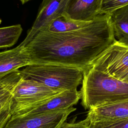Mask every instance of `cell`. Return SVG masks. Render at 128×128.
Masks as SVG:
<instances>
[{"label": "cell", "instance_id": "5b68a950", "mask_svg": "<svg viewBox=\"0 0 128 128\" xmlns=\"http://www.w3.org/2000/svg\"><path fill=\"white\" fill-rule=\"evenodd\" d=\"M90 67L128 84V45L116 40L94 60Z\"/></svg>", "mask_w": 128, "mask_h": 128}, {"label": "cell", "instance_id": "3957f363", "mask_svg": "<svg viewBox=\"0 0 128 128\" xmlns=\"http://www.w3.org/2000/svg\"><path fill=\"white\" fill-rule=\"evenodd\" d=\"M22 78L36 80L62 91L77 90L84 71L78 68L54 64H31L20 70Z\"/></svg>", "mask_w": 128, "mask_h": 128}, {"label": "cell", "instance_id": "9c48e42d", "mask_svg": "<svg viewBox=\"0 0 128 128\" xmlns=\"http://www.w3.org/2000/svg\"><path fill=\"white\" fill-rule=\"evenodd\" d=\"M102 0H70L63 15L76 21L89 22L100 15Z\"/></svg>", "mask_w": 128, "mask_h": 128}, {"label": "cell", "instance_id": "7c38bea8", "mask_svg": "<svg viewBox=\"0 0 128 128\" xmlns=\"http://www.w3.org/2000/svg\"><path fill=\"white\" fill-rule=\"evenodd\" d=\"M108 15L116 40L120 44L128 45V4Z\"/></svg>", "mask_w": 128, "mask_h": 128}, {"label": "cell", "instance_id": "8fae6325", "mask_svg": "<svg viewBox=\"0 0 128 128\" xmlns=\"http://www.w3.org/2000/svg\"><path fill=\"white\" fill-rule=\"evenodd\" d=\"M126 118H128V100L90 109L86 117L89 122Z\"/></svg>", "mask_w": 128, "mask_h": 128}, {"label": "cell", "instance_id": "d6986e66", "mask_svg": "<svg viewBox=\"0 0 128 128\" xmlns=\"http://www.w3.org/2000/svg\"><path fill=\"white\" fill-rule=\"evenodd\" d=\"M11 116L10 103L0 112V128H4Z\"/></svg>", "mask_w": 128, "mask_h": 128}, {"label": "cell", "instance_id": "30bf717a", "mask_svg": "<svg viewBox=\"0 0 128 128\" xmlns=\"http://www.w3.org/2000/svg\"><path fill=\"white\" fill-rule=\"evenodd\" d=\"M32 64L25 46L0 52V78L18 70L20 68Z\"/></svg>", "mask_w": 128, "mask_h": 128}, {"label": "cell", "instance_id": "ba28073f", "mask_svg": "<svg viewBox=\"0 0 128 128\" xmlns=\"http://www.w3.org/2000/svg\"><path fill=\"white\" fill-rule=\"evenodd\" d=\"M81 98L80 91L77 90L63 91L41 104L30 109L17 112L12 116L37 115L39 114L64 110L73 107Z\"/></svg>", "mask_w": 128, "mask_h": 128}, {"label": "cell", "instance_id": "277c9868", "mask_svg": "<svg viewBox=\"0 0 128 128\" xmlns=\"http://www.w3.org/2000/svg\"><path fill=\"white\" fill-rule=\"evenodd\" d=\"M62 92L36 80L22 78L12 93L10 102L11 114L38 106Z\"/></svg>", "mask_w": 128, "mask_h": 128}, {"label": "cell", "instance_id": "7a4b0ae2", "mask_svg": "<svg viewBox=\"0 0 128 128\" xmlns=\"http://www.w3.org/2000/svg\"><path fill=\"white\" fill-rule=\"evenodd\" d=\"M80 90L86 110L128 100V84L101 71L89 68L84 72Z\"/></svg>", "mask_w": 128, "mask_h": 128}, {"label": "cell", "instance_id": "e0dca14e", "mask_svg": "<svg viewBox=\"0 0 128 128\" xmlns=\"http://www.w3.org/2000/svg\"><path fill=\"white\" fill-rule=\"evenodd\" d=\"M128 4V0H102L101 14H109L118 8Z\"/></svg>", "mask_w": 128, "mask_h": 128}, {"label": "cell", "instance_id": "8992f818", "mask_svg": "<svg viewBox=\"0 0 128 128\" xmlns=\"http://www.w3.org/2000/svg\"><path fill=\"white\" fill-rule=\"evenodd\" d=\"M76 110L72 107L37 115L11 116L3 128H58Z\"/></svg>", "mask_w": 128, "mask_h": 128}, {"label": "cell", "instance_id": "ac0fdd59", "mask_svg": "<svg viewBox=\"0 0 128 128\" xmlns=\"http://www.w3.org/2000/svg\"><path fill=\"white\" fill-rule=\"evenodd\" d=\"M76 118H74L70 122H64L58 128H88L89 122L86 118L76 122Z\"/></svg>", "mask_w": 128, "mask_h": 128}, {"label": "cell", "instance_id": "9a60e30c", "mask_svg": "<svg viewBox=\"0 0 128 128\" xmlns=\"http://www.w3.org/2000/svg\"><path fill=\"white\" fill-rule=\"evenodd\" d=\"M22 32L20 24L0 28V48H10L16 44Z\"/></svg>", "mask_w": 128, "mask_h": 128}, {"label": "cell", "instance_id": "6da1fadb", "mask_svg": "<svg viewBox=\"0 0 128 128\" xmlns=\"http://www.w3.org/2000/svg\"><path fill=\"white\" fill-rule=\"evenodd\" d=\"M116 40L108 15L100 14L70 32L40 30L25 47L32 64L64 65L84 72Z\"/></svg>", "mask_w": 128, "mask_h": 128}, {"label": "cell", "instance_id": "2e32d148", "mask_svg": "<svg viewBox=\"0 0 128 128\" xmlns=\"http://www.w3.org/2000/svg\"><path fill=\"white\" fill-rule=\"evenodd\" d=\"M88 128H128V118L89 122Z\"/></svg>", "mask_w": 128, "mask_h": 128}, {"label": "cell", "instance_id": "5bb4252c", "mask_svg": "<svg viewBox=\"0 0 128 128\" xmlns=\"http://www.w3.org/2000/svg\"><path fill=\"white\" fill-rule=\"evenodd\" d=\"M91 22L76 21L62 14L52 20L48 24L47 28L42 30H47L50 32L55 34L70 32L86 26Z\"/></svg>", "mask_w": 128, "mask_h": 128}, {"label": "cell", "instance_id": "ffe728a7", "mask_svg": "<svg viewBox=\"0 0 128 128\" xmlns=\"http://www.w3.org/2000/svg\"><path fill=\"white\" fill-rule=\"evenodd\" d=\"M30 0H20V1L22 2V4H25V3L27 2H28L30 1Z\"/></svg>", "mask_w": 128, "mask_h": 128}, {"label": "cell", "instance_id": "4fadbf2b", "mask_svg": "<svg viewBox=\"0 0 128 128\" xmlns=\"http://www.w3.org/2000/svg\"><path fill=\"white\" fill-rule=\"evenodd\" d=\"M22 78L20 70L0 78V112L10 103L14 90Z\"/></svg>", "mask_w": 128, "mask_h": 128}, {"label": "cell", "instance_id": "52a82bcc", "mask_svg": "<svg viewBox=\"0 0 128 128\" xmlns=\"http://www.w3.org/2000/svg\"><path fill=\"white\" fill-rule=\"evenodd\" d=\"M69 0H43L32 28L20 44L26 46L39 32L46 29L52 20L62 15Z\"/></svg>", "mask_w": 128, "mask_h": 128}]
</instances>
